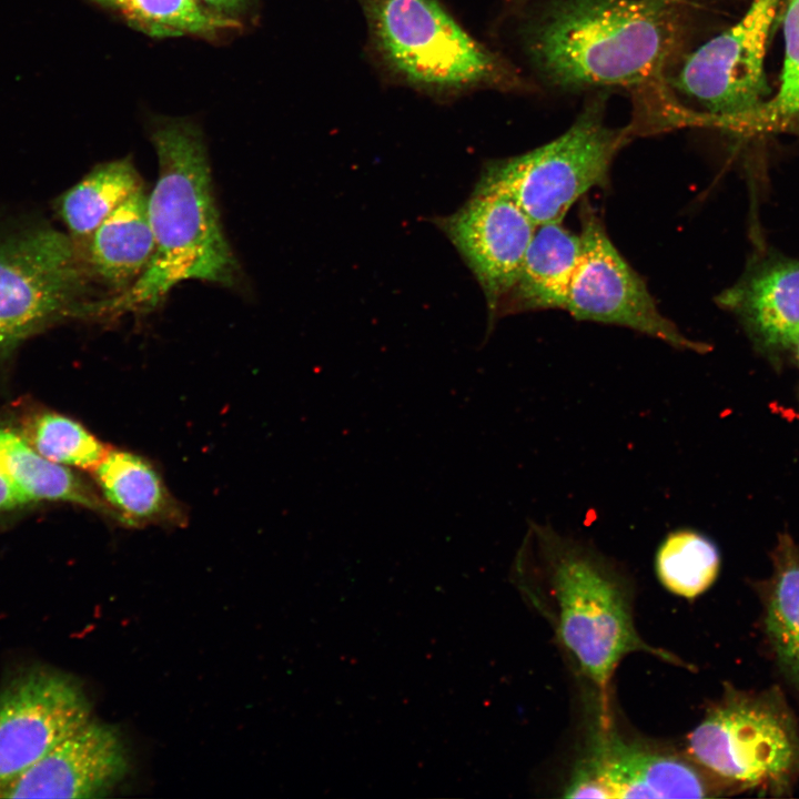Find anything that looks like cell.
<instances>
[{
  "label": "cell",
  "instance_id": "obj_26",
  "mask_svg": "<svg viewBox=\"0 0 799 799\" xmlns=\"http://www.w3.org/2000/svg\"><path fill=\"white\" fill-rule=\"evenodd\" d=\"M209 10L236 19L246 13L254 3V0H199ZM237 20V19H236Z\"/></svg>",
  "mask_w": 799,
  "mask_h": 799
},
{
  "label": "cell",
  "instance_id": "obj_21",
  "mask_svg": "<svg viewBox=\"0 0 799 799\" xmlns=\"http://www.w3.org/2000/svg\"><path fill=\"white\" fill-rule=\"evenodd\" d=\"M119 12L132 27L152 37L213 38L239 29L236 19L218 14L199 0H93Z\"/></svg>",
  "mask_w": 799,
  "mask_h": 799
},
{
  "label": "cell",
  "instance_id": "obj_9",
  "mask_svg": "<svg viewBox=\"0 0 799 799\" xmlns=\"http://www.w3.org/2000/svg\"><path fill=\"white\" fill-rule=\"evenodd\" d=\"M580 222L583 250L565 311L578 321L628 327L678 350L709 351L708 344L688 338L660 313L645 282L617 251L586 200L580 205Z\"/></svg>",
  "mask_w": 799,
  "mask_h": 799
},
{
  "label": "cell",
  "instance_id": "obj_5",
  "mask_svg": "<svg viewBox=\"0 0 799 799\" xmlns=\"http://www.w3.org/2000/svg\"><path fill=\"white\" fill-rule=\"evenodd\" d=\"M605 109V97L599 94L556 139L526 153L488 162L474 192L510 198L536 225L562 222L590 189L608 183L614 159L636 134L631 124L609 127Z\"/></svg>",
  "mask_w": 799,
  "mask_h": 799
},
{
  "label": "cell",
  "instance_id": "obj_3",
  "mask_svg": "<svg viewBox=\"0 0 799 799\" xmlns=\"http://www.w3.org/2000/svg\"><path fill=\"white\" fill-rule=\"evenodd\" d=\"M358 1L374 57L401 83L436 98L525 88L514 67L469 36L438 0Z\"/></svg>",
  "mask_w": 799,
  "mask_h": 799
},
{
  "label": "cell",
  "instance_id": "obj_14",
  "mask_svg": "<svg viewBox=\"0 0 799 799\" xmlns=\"http://www.w3.org/2000/svg\"><path fill=\"white\" fill-rule=\"evenodd\" d=\"M717 302L765 346H792L799 340V261L769 260L719 294Z\"/></svg>",
  "mask_w": 799,
  "mask_h": 799
},
{
  "label": "cell",
  "instance_id": "obj_16",
  "mask_svg": "<svg viewBox=\"0 0 799 799\" xmlns=\"http://www.w3.org/2000/svg\"><path fill=\"white\" fill-rule=\"evenodd\" d=\"M92 473L118 522L130 526L185 523V514L159 472L142 456L110 447Z\"/></svg>",
  "mask_w": 799,
  "mask_h": 799
},
{
  "label": "cell",
  "instance_id": "obj_2",
  "mask_svg": "<svg viewBox=\"0 0 799 799\" xmlns=\"http://www.w3.org/2000/svg\"><path fill=\"white\" fill-rule=\"evenodd\" d=\"M151 141L158 178L148 196L154 251L143 274L124 292L92 303V314L151 311L184 281L232 286L239 264L214 200L201 129L186 119H160Z\"/></svg>",
  "mask_w": 799,
  "mask_h": 799
},
{
  "label": "cell",
  "instance_id": "obj_17",
  "mask_svg": "<svg viewBox=\"0 0 799 799\" xmlns=\"http://www.w3.org/2000/svg\"><path fill=\"white\" fill-rule=\"evenodd\" d=\"M154 251L148 212V195L139 189L90 236L89 264L118 294L128 290L145 271Z\"/></svg>",
  "mask_w": 799,
  "mask_h": 799
},
{
  "label": "cell",
  "instance_id": "obj_19",
  "mask_svg": "<svg viewBox=\"0 0 799 799\" xmlns=\"http://www.w3.org/2000/svg\"><path fill=\"white\" fill-rule=\"evenodd\" d=\"M772 566L761 586L766 633L781 669L799 688V547L788 534L779 536Z\"/></svg>",
  "mask_w": 799,
  "mask_h": 799
},
{
  "label": "cell",
  "instance_id": "obj_24",
  "mask_svg": "<svg viewBox=\"0 0 799 799\" xmlns=\"http://www.w3.org/2000/svg\"><path fill=\"white\" fill-rule=\"evenodd\" d=\"M785 60L781 83L754 118L752 128L799 132V0H789L783 16Z\"/></svg>",
  "mask_w": 799,
  "mask_h": 799
},
{
  "label": "cell",
  "instance_id": "obj_15",
  "mask_svg": "<svg viewBox=\"0 0 799 799\" xmlns=\"http://www.w3.org/2000/svg\"><path fill=\"white\" fill-rule=\"evenodd\" d=\"M581 250L580 235L562 222L537 225L519 275L498 314L565 310Z\"/></svg>",
  "mask_w": 799,
  "mask_h": 799
},
{
  "label": "cell",
  "instance_id": "obj_27",
  "mask_svg": "<svg viewBox=\"0 0 799 799\" xmlns=\"http://www.w3.org/2000/svg\"><path fill=\"white\" fill-rule=\"evenodd\" d=\"M797 343H798V354H799V340H798V342H797Z\"/></svg>",
  "mask_w": 799,
  "mask_h": 799
},
{
  "label": "cell",
  "instance_id": "obj_4",
  "mask_svg": "<svg viewBox=\"0 0 799 799\" xmlns=\"http://www.w3.org/2000/svg\"><path fill=\"white\" fill-rule=\"evenodd\" d=\"M523 545L534 553L552 586L563 645L601 691L627 654H658L638 636L625 587L599 554L535 522Z\"/></svg>",
  "mask_w": 799,
  "mask_h": 799
},
{
  "label": "cell",
  "instance_id": "obj_8",
  "mask_svg": "<svg viewBox=\"0 0 799 799\" xmlns=\"http://www.w3.org/2000/svg\"><path fill=\"white\" fill-rule=\"evenodd\" d=\"M780 0H752L722 33L687 55L675 87L704 109L701 124L751 128L769 93L765 55Z\"/></svg>",
  "mask_w": 799,
  "mask_h": 799
},
{
  "label": "cell",
  "instance_id": "obj_7",
  "mask_svg": "<svg viewBox=\"0 0 799 799\" xmlns=\"http://www.w3.org/2000/svg\"><path fill=\"white\" fill-rule=\"evenodd\" d=\"M71 239L50 227L0 239V357L54 323L85 315Z\"/></svg>",
  "mask_w": 799,
  "mask_h": 799
},
{
  "label": "cell",
  "instance_id": "obj_18",
  "mask_svg": "<svg viewBox=\"0 0 799 799\" xmlns=\"http://www.w3.org/2000/svg\"><path fill=\"white\" fill-rule=\"evenodd\" d=\"M0 468L31 503H70L117 520L102 495L89 483L69 467L42 456L21 433L7 426H0Z\"/></svg>",
  "mask_w": 799,
  "mask_h": 799
},
{
  "label": "cell",
  "instance_id": "obj_13",
  "mask_svg": "<svg viewBox=\"0 0 799 799\" xmlns=\"http://www.w3.org/2000/svg\"><path fill=\"white\" fill-rule=\"evenodd\" d=\"M127 756L113 728L89 720L0 790V798H97L125 773Z\"/></svg>",
  "mask_w": 799,
  "mask_h": 799
},
{
  "label": "cell",
  "instance_id": "obj_23",
  "mask_svg": "<svg viewBox=\"0 0 799 799\" xmlns=\"http://www.w3.org/2000/svg\"><path fill=\"white\" fill-rule=\"evenodd\" d=\"M22 435L57 464L93 472L109 451L82 424L55 412H41L26 423Z\"/></svg>",
  "mask_w": 799,
  "mask_h": 799
},
{
  "label": "cell",
  "instance_id": "obj_6",
  "mask_svg": "<svg viewBox=\"0 0 799 799\" xmlns=\"http://www.w3.org/2000/svg\"><path fill=\"white\" fill-rule=\"evenodd\" d=\"M694 762L735 790L787 796L799 780V730L781 692L727 687L687 738Z\"/></svg>",
  "mask_w": 799,
  "mask_h": 799
},
{
  "label": "cell",
  "instance_id": "obj_11",
  "mask_svg": "<svg viewBox=\"0 0 799 799\" xmlns=\"http://www.w3.org/2000/svg\"><path fill=\"white\" fill-rule=\"evenodd\" d=\"M734 790L697 765L621 738L593 737L588 756L565 789L567 798H705Z\"/></svg>",
  "mask_w": 799,
  "mask_h": 799
},
{
  "label": "cell",
  "instance_id": "obj_20",
  "mask_svg": "<svg viewBox=\"0 0 799 799\" xmlns=\"http://www.w3.org/2000/svg\"><path fill=\"white\" fill-rule=\"evenodd\" d=\"M141 188L131 160L102 163L64 193L61 216L73 235L91 236L110 213Z\"/></svg>",
  "mask_w": 799,
  "mask_h": 799
},
{
  "label": "cell",
  "instance_id": "obj_22",
  "mask_svg": "<svg viewBox=\"0 0 799 799\" xmlns=\"http://www.w3.org/2000/svg\"><path fill=\"white\" fill-rule=\"evenodd\" d=\"M655 568L670 593L692 599L706 591L720 569V554L706 535L690 528L669 533L658 546Z\"/></svg>",
  "mask_w": 799,
  "mask_h": 799
},
{
  "label": "cell",
  "instance_id": "obj_10",
  "mask_svg": "<svg viewBox=\"0 0 799 799\" xmlns=\"http://www.w3.org/2000/svg\"><path fill=\"white\" fill-rule=\"evenodd\" d=\"M90 705L70 677L23 667L0 689V790L90 720Z\"/></svg>",
  "mask_w": 799,
  "mask_h": 799
},
{
  "label": "cell",
  "instance_id": "obj_1",
  "mask_svg": "<svg viewBox=\"0 0 799 799\" xmlns=\"http://www.w3.org/2000/svg\"><path fill=\"white\" fill-rule=\"evenodd\" d=\"M681 22L674 0H543L519 37L532 70L552 89H639L664 80Z\"/></svg>",
  "mask_w": 799,
  "mask_h": 799
},
{
  "label": "cell",
  "instance_id": "obj_12",
  "mask_svg": "<svg viewBox=\"0 0 799 799\" xmlns=\"http://www.w3.org/2000/svg\"><path fill=\"white\" fill-rule=\"evenodd\" d=\"M436 224L479 283L493 320L519 275L537 225L510 198L495 192H473Z\"/></svg>",
  "mask_w": 799,
  "mask_h": 799
},
{
  "label": "cell",
  "instance_id": "obj_25",
  "mask_svg": "<svg viewBox=\"0 0 799 799\" xmlns=\"http://www.w3.org/2000/svg\"><path fill=\"white\" fill-rule=\"evenodd\" d=\"M29 504H31V500L0 468V512H10Z\"/></svg>",
  "mask_w": 799,
  "mask_h": 799
}]
</instances>
